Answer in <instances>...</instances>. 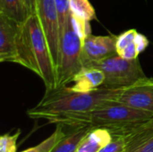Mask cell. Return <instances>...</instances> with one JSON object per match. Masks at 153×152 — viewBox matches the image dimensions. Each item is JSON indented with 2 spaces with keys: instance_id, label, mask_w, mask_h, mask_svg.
<instances>
[{
  "instance_id": "6da1fadb",
  "label": "cell",
  "mask_w": 153,
  "mask_h": 152,
  "mask_svg": "<svg viewBox=\"0 0 153 152\" xmlns=\"http://www.w3.org/2000/svg\"><path fill=\"white\" fill-rule=\"evenodd\" d=\"M123 90L124 88L102 86L90 92H77L67 86L57 87L46 90L41 100L30 108L27 115L32 119H45L56 125L70 116L91 111L107 102L117 100Z\"/></svg>"
},
{
  "instance_id": "7a4b0ae2",
  "label": "cell",
  "mask_w": 153,
  "mask_h": 152,
  "mask_svg": "<svg viewBox=\"0 0 153 152\" xmlns=\"http://www.w3.org/2000/svg\"><path fill=\"white\" fill-rule=\"evenodd\" d=\"M152 117L153 114L151 112L112 100L91 111L70 116L57 124L62 125L67 130L81 127L104 128L108 130L112 135L124 136L137 125Z\"/></svg>"
},
{
  "instance_id": "3957f363",
  "label": "cell",
  "mask_w": 153,
  "mask_h": 152,
  "mask_svg": "<svg viewBox=\"0 0 153 152\" xmlns=\"http://www.w3.org/2000/svg\"><path fill=\"white\" fill-rule=\"evenodd\" d=\"M19 65L38 74L46 90L56 88V73L39 16L32 13L21 23L18 39Z\"/></svg>"
},
{
  "instance_id": "277c9868",
  "label": "cell",
  "mask_w": 153,
  "mask_h": 152,
  "mask_svg": "<svg viewBox=\"0 0 153 152\" xmlns=\"http://www.w3.org/2000/svg\"><path fill=\"white\" fill-rule=\"evenodd\" d=\"M86 67H95L102 71L105 75L103 87L108 88L128 87L147 77L138 58L126 59L117 53H114L100 61L91 63Z\"/></svg>"
},
{
  "instance_id": "5b68a950",
  "label": "cell",
  "mask_w": 153,
  "mask_h": 152,
  "mask_svg": "<svg viewBox=\"0 0 153 152\" xmlns=\"http://www.w3.org/2000/svg\"><path fill=\"white\" fill-rule=\"evenodd\" d=\"M82 43L73 29L70 17L60 39L59 56L56 65V88L72 82L74 76L82 68Z\"/></svg>"
},
{
  "instance_id": "8992f818",
  "label": "cell",
  "mask_w": 153,
  "mask_h": 152,
  "mask_svg": "<svg viewBox=\"0 0 153 152\" xmlns=\"http://www.w3.org/2000/svg\"><path fill=\"white\" fill-rule=\"evenodd\" d=\"M37 14L45 33L52 60L56 70L60 48V33L55 0H38Z\"/></svg>"
},
{
  "instance_id": "52a82bcc",
  "label": "cell",
  "mask_w": 153,
  "mask_h": 152,
  "mask_svg": "<svg viewBox=\"0 0 153 152\" xmlns=\"http://www.w3.org/2000/svg\"><path fill=\"white\" fill-rule=\"evenodd\" d=\"M117 101L153 114V78H143L124 88Z\"/></svg>"
},
{
  "instance_id": "ba28073f",
  "label": "cell",
  "mask_w": 153,
  "mask_h": 152,
  "mask_svg": "<svg viewBox=\"0 0 153 152\" xmlns=\"http://www.w3.org/2000/svg\"><path fill=\"white\" fill-rule=\"evenodd\" d=\"M21 23L0 14V62L19 64L18 39Z\"/></svg>"
},
{
  "instance_id": "9c48e42d",
  "label": "cell",
  "mask_w": 153,
  "mask_h": 152,
  "mask_svg": "<svg viewBox=\"0 0 153 152\" xmlns=\"http://www.w3.org/2000/svg\"><path fill=\"white\" fill-rule=\"evenodd\" d=\"M117 36H95L90 35L82 44V67H86L91 63L100 61L116 51V42Z\"/></svg>"
},
{
  "instance_id": "30bf717a",
  "label": "cell",
  "mask_w": 153,
  "mask_h": 152,
  "mask_svg": "<svg viewBox=\"0 0 153 152\" xmlns=\"http://www.w3.org/2000/svg\"><path fill=\"white\" fill-rule=\"evenodd\" d=\"M150 42L146 36L139 33L136 30L131 29L117 37L116 51L117 55L126 59H135L145 51Z\"/></svg>"
},
{
  "instance_id": "8fae6325",
  "label": "cell",
  "mask_w": 153,
  "mask_h": 152,
  "mask_svg": "<svg viewBox=\"0 0 153 152\" xmlns=\"http://www.w3.org/2000/svg\"><path fill=\"white\" fill-rule=\"evenodd\" d=\"M105 75L102 71L95 67H82L73 78L74 83L70 89L77 92H90L101 88Z\"/></svg>"
},
{
  "instance_id": "7c38bea8",
  "label": "cell",
  "mask_w": 153,
  "mask_h": 152,
  "mask_svg": "<svg viewBox=\"0 0 153 152\" xmlns=\"http://www.w3.org/2000/svg\"><path fill=\"white\" fill-rule=\"evenodd\" d=\"M112 139L110 132L104 128H91L78 145L75 152H100Z\"/></svg>"
},
{
  "instance_id": "4fadbf2b",
  "label": "cell",
  "mask_w": 153,
  "mask_h": 152,
  "mask_svg": "<svg viewBox=\"0 0 153 152\" xmlns=\"http://www.w3.org/2000/svg\"><path fill=\"white\" fill-rule=\"evenodd\" d=\"M0 14L23 23L32 14L25 0H0Z\"/></svg>"
},
{
  "instance_id": "5bb4252c",
  "label": "cell",
  "mask_w": 153,
  "mask_h": 152,
  "mask_svg": "<svg viewBox=\"0 0 153 152\" xmlns=\"http://www.w3.org/2000/svg\"><path fill=\"white\" fill-rule=\"evenodd\" d=\"M91 128L81 127L66 131V134L62 138L50 152H75L78 145L86 136Z\"/></svg>"
},
{
  "instance_id": "9a60e30c",
  "label": "cell",
  "mask_w": 153,
  "mask_h": 152,
  "mask_svg": "<svg viewBox=\"0 0 153 152\" xmlns=\"http://www.w3.org/2000/svg\"><path fill=\"white\" fill-rule=\"evenodd\" d=\"M66 131L64 126L60 124H56V127L55 132L45 141L40 142L39 145L25 150L22 152H50L53 148L56 145V143L65 136Z\"/></svg>"
},
{
  "instance_id": "2e32d148",
  "label": "cell",
  "mask_w": 153,
  "mask_h": 152,
  "mask_svg": "<svg viewBox=\"0 0 153 152\" xmlns=\"http://www.w3.org/2000/svg\"><path fill=\"white\" fill-rule=\"evenodd\" d=\"M70 12L87 21L97 20L96 11L89 0H69Z\"/></svg>"
},
{
  "instance_id": "e0dca14e",
  "label": "cell",
  "mask_w": 153,
  "mask_h": 152,
  "mask_svg": "<svg viewBox=\"0 0 153 152\" xmlns=\"http://www.w3.org/2000/svg\"><path fill=\"white\" fill-rule=\"evenodd\" d=\"M70 21L73 26V29L74 30L75 33L81 39L82 43L85 41L87 37H89L91 34V28L90 24V21H87L85 19L80 18L74 13L70 12Z\"/></svg>"
},
{
  "instance_id": "ac0fdd59",
  "label": "cell",
  "mask_w": 153,
  "mask_h": 152,
  "mask_svg": "<svg viewBox=\"0 0 153 152\" xmlns=\"http://www.w3.org/2000/svg\"><path fill=\"white\" fill-rule=\"evenodd\" d=\"M55 4H56L57 15H58L59 33H60V39H61L68 24V21L70 17L69 0H55Z\"/></svg>"
},
{
  "instance_id": "d6986e66",
  "label": "cell",
  "mask_w": 153,
  "mask_h": 152,
  "mask_svg": "<svg viewBox=\"0 0 153 152\" xmlns=\"http://www.w3.org/2000/svg\"><path fill=\"white\" fill-rule=\"evenodd\" d=\"M21 131L18 130L14 134L5 133L0 138V152H17L16 142Z\"/></svg>"
},
{
  "instance_id": "ffe728a7",
  "label": "cell",
  "mask_w": 153,
  "mask_h": 152,
  "mask_svg": "<svg viewBox=\"0 0 153 152\" xmlns=\"http://www.w3.org/2000/svg\"><path fill=\"white\" fill-rule=\"evenodd\" d=\"M126 142L122 135H112L111 141L100 152H125Z\"/></svg>"
},
{
  "instance_id": "44dd1931",
  "label": "cell",
  "mask_w": 153,
  "mask_h": 152,
  "mask_svg": "<svg viewBox=\"0 0 153 152\" xmlns=\"http://www.w3.org/2000/svg\"><path fill=\"white\" fill-rule=\"evenodd\" d=\"M134 152H153V138L148 141L146 143H144Z\"/></svg>"
},
{
  "instance_id": "7402d4cb",
  "label": "cell",
  "mask_w": 153,
  "mask_h": 152,
  "mask_svg": "<svg viewBox=\"0 0 153 152\" xmlns=\"http://www.w3.org/2000/svg\"><path fill=\"white\" fill-rule=\"evenodd\" d=\"M29 9L32 13H37V6H38V0H25Z\"/></svg>"
}]
</instances>
